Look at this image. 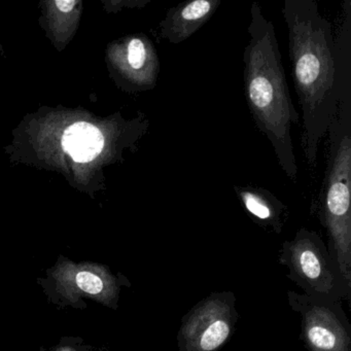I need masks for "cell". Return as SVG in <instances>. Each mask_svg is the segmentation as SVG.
<instances>
[{"label": "cell", "mask_w": 351, "mask_h": 351, "mask_svg": "<svg viewBox=\"0 0 351 351\" xmlns=\"http://www.w3.org/2000/svg\"><path fill=\"white\" fill-rule=\"evenodd\" d=\"M234 192L256 225L276 234L282 232L289 219V208L270 191L256 186H234Z\"/></svg>", "instance_id": "9"}, {"label": "cell", "mask_w": 351, "mask_h": 351, "mask_svg": "<svg viewBox=\"0 0 351 351\" xmlns=\"http://www.w3.org/2000/svg\"><path fill=\"white\" fill-rule=\"evenodd\" d=\"M90 349L91 348L85 344L83 339L64 337L61 338L58 344L47 351H89Z\"/></svg>", "instance_id": "11"}, {"label": "cell", "mask_w": 351, "mask_h": 351, "mask_svg": "<svg viewBox=\"0 0 351 351\" xmlns=\"http://www.w3.org/2000/svg\"><path fill=\"white\" fill-rule=\"evenodd\" d=\"M89 351H93V350H92V349H90V350H89Z\"/></svg>", "instance_id": "13"}, {"label": "cell", "mask_w": 351, "mask_h": 351, "mask_svg": "<svg viewBox=\"0 0 351 351\" xmlns=\"http://www.w3.org/2000/svg\"><path fill=\"white\" fill-rule=\"evenodd\" d=\"M75 3H77V1H73V0H56L57 7L63 13L71 12L75 7Z\"/></svg>", "instance_id": "12"}, {"label": "cell", "mask_w": 351, "mask_h": 351, "mask_svg": "<svg viewBox=\"0 0 351 351\" xmlns=\"http://www.w3.org/2000/svg\"><path fill=\"white\" fill-rule=\"evenodd\" d=\"M278 263L289 269L287 278L301 287L305 295L350 301L351 283L343 276L317 232L300 228L293 239L283 242Z\"/></svg>", "instance_id": "5"}, {"label": "cell", "mask_w": 351, "mask_h": 351, "mask_svg": "<svg viewBox=\"0 0 351 351\" xmlns=\"http://www.w3.org/2000/svg\"><path fill=\"white\" fill-rule=\"evenodd\" d=\"M291 77L302 110L301 145L308 166L336 116L343 94L351 91V1L343 5L336 38L315 0H285Z\"/></svg>", "instance_id": "1"}, {"label": "cell", "mask_w": 351, "mask_h": 351, "mask_svg": "<svg viewBox=\"0 0 351 351\" xmlns=\"http://www.w3.org/2000/svg\"><path fill=\"white\" fill-rule=\"evenodd\" d=\"M62 147L75 162L86 163L95 159L104 147V138L97 127L77 123L65 131Z\"/></svg>", "instance_id": "10"}, {"label": "cell", "mask_w": 351, "mask_h": 351, "mask_svg": "<svg viewBox=\"0 0 351 351\" xmlns=\"http://www.w3.org/2000/svg\"><path fill=\"white\" fill-rule=\"evenodd\" d=\"M250 40L243 52V91L256 128L268 138L279 166L295 182L298 165L291 129L300 114L289 94L274 25L258 3L250 7Z\"/></svg>", "instance_id": "2"}, {"label": "cell", "mask_w": 351, "mask_h": 351, "mask_svg": "<svg viewBox=\"0 0 351 351\" xmlns=\"http://www.w3.org/2000/svg\"><path fill=\"white\" fill-rule=\"evenodd\" d=\"M287 302L301 320L306 351H351V324L342 302L287 291Z\"/></svg>", "instance_id": "7"}, {"label": "cell", "mask_w": 351, "mask_h": 351, "mask_svg": "<svg viewBox=\"0 0 351 351\" xmlns=\"http://www.w3.org/2000/svg\"><path fill=\"white\" fill-rule=\"evenodd\" d=\"M238 317L233 291L211 293L182 317L178 351H219L235 332Z\"/></svg>", "instance_id": "6"}, {"label": "cell", "mask_w": 351, "mask_h": 351, "mask_svg": "<svg viewBox=\"0 0 351 351\" xmlns=\"http://www.w3.org/2000/svg\"><path fill=\"white\" fill-rule=\"evenodd\" d=\"M221 5V0H193L170 8L159 23L160 38L170 44H182L203 27Z\"/></svg>", "instance_id": "8"}, {"label": "cell", "mask_w": 351, "mask_h": 351, "mask_svg": "<svg viewBox=\"0 0 351 351\" xmlns=\"http://www.w3.org/2000/svg\"><path fill=\"white\" fill-rule=\"evenodd\" d=\"M38 282L50 303L81 310L88 308L85 300L117 310L121 289L130 287L126 277L114 274L106 265L75 262L64 256H59Z\"/></svg>", "instance_id": "4"}, {"label": "cell", "mask_w": 351, "mask_h": 351, "mask_svg": "<svg viewBox=\"0 0 351 351\" xmlns=\"http://www.w3.org/2000/svg\"><path fill=\"white\" fill-rule=\"evenodd\" d=\"M326 170L318 196V219L330 256L351 283V92L344 94L328 126Z\"/></svg>", "instance_id": "3"}]
</instances>
